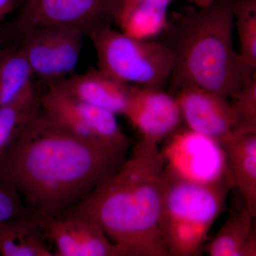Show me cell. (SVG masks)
<instances>
[{"instance_id": "cell-7", "label": "cell", "mask_w": 256, "mask_h": 256, "mask_svg": "<svg viewBox=\"0 0 256 256\" xmlns=\"http://www.w3.org/2000/svg\"><path fill=\"white\" fill-rule=\"evenodd\" d=\"M122 0H23L13 31L21 36L43 24L74 26L86 36L104 26L116 24Z\"/></svg>"}, {"instance_id": "cell-18", "label": "cell", "mask_w": 256, "mask_h": 256, "mask_svg": "<svg viewBox=\"0 0 256 256\" xmlns=\"http://www.w3.org/2000/svg\"><path fill=\"white\" fill-rule=\"evenodd\" d=\"M40 108V95L34 92L0 107V152L20 132Z\"/></svg>"}, {"instance_id": "cell-9", "label": "cell", "mask_w": 256, "mask_h": 256, "mask_svg": "<svg viewBox=\"0 0 256 256\" xmlns=\"http://www.w3.org/2000/svg\"><path fill=\"white\" fill-rule=\"evenodd\" d=\"M161 152L164 166L184 178L202 184H234L226 153L212 138L188 128L178 130Z\"/></svg>"}, {"instance_id": "cell-15", "label": "cell", "mask_w": 256, "mask_h": 256, "mask_svg": "<svg viewBox=\"0 0 256 256\" xmlns=\"http://www.w3.org/2000/svg\"><path fill=\"white\" fill-rule=\"evenodd\" d=\"M254 220L246 207L232 212L204 248L210 256H256Z\"/></svg>"}, {"instance_id": "cell-11", "label": "cell", "mask_w": 256, "mask_h": 256, "mask_svg": "<svg viewBox=\"0 0 256 256\" xmlns=\"http://www.w3.org/2000/svg\"><path fill=\"white\" fill-rule=\"evenodd\" d=\"M163 88L130 86L124 116L141 136L140 144H158L178 130L181 114L174 96Z\"/></svg>"}, {"instance_id": "cell-13", "label": "cell", "mask_w": 256, "mask_h": 256, "mask_svg": "<svg viewBox=\"0 0 256 256\" xmlns=\"http://www.w3.org/2000/svg\"><path fill=\"white\" fill-rule=\"evenodd\" d=\"M53 82L72 97L116 114H124L131 86L112 78L98 68Z\"/></svg>"}, {"instance_id": "cell-24", "label": "cell", "mask_w": 256, "mask_h": 256, "mask_svg": "<svg viewBox=\"0 0 256 256\" xmlns=\"http://www.w3.org/2000/svg\"><path fill=\"white\" fill-rule=\"evenodd\" d=\"M16 6V0H0V21L12 12Z\"/></svg>"}, {"instance_id": "cell-20", "label": "cell", "mask_w": 256, "mask_h": 256, "mask_svg": "<svg viewBox=\"0 0 256 256\" xmlns=\"http://www.w3.org/2000/svg\"><path fill=\"white\" fill-rule=\"evenodd\" d=\"M174 0H143L128 16L120 30L132 36L142 38L143 31L150 28L152 33L159 34L168 18L170 4ZM146 34V35H148Z\"/></svg>"}, {"instance_id": "cell-16", "label": "cell", "mask_w": 256, "mask_h": 256, "mask_svg": "<svg viewBox=\"0 0 256 256\" xmlns=\"http://www.w3.org/2000/svg\"><path fill=\"white\" fill-rule=\"evenodd\" d=\"M34 216L0 222V254L3 256H54Z\"/></svg>"}, {"instance_id": "cell-1", "label": "cell", "mask_w": 256, "mask_h": 256, "mask_svg": "<svg viewBox=\"0 0 256 256\" xmlns=\"http://www.w3.org/2000/svg\"><path fill=\"white\" fill-rule=\"evenodd\" d=\"M127 151L75 136L40 108L0 152V182L36 218L58 217L112 176Z\"/></svg>"}, {"instance_id": "cell-12", "label": "cell", "mask_w": 256, "mask_h": 256, "mask_svg": "<svg viewBox=\"0 0 256 256\" xmlns=\"http://www.w3.org/2000/svg\"><path fill=\"white\" fill-rule=\"evenodd\" d=\"M56 247L54 256H128L99 226L78 216L36 218Z\"/></svg>"}, {"instance_id": "cell-22", "label": "cell", "mask_w": 256, "mask_h": 256, "mask_svg": "<svg viewBox=\"0 0 256 256\" xmlns=\"http://www.w3.org/2000/svg\"><path fill=\"white\" fill-rule=\"evenodd\" d=\"M28 214L30 210L18 192L0 182V222Z\"/></svg>"}, {"instance_id": "cell-14", "label": "cell", "mask_w": 256, "mask_h": 256, "mask_svg": "<svg viewBox=\"0 0 256 256\" xmlns=\"http://www.w3.org/2000/svg\"><path fill=\"white\" fill-rule=\"evenodd\" d=\"M228 158L234 186L245 207L256 216V132L240 134L222 144Z\"/></svg>"}, {"instance_id": "cell-6", "label": "cell", "mask_w": 256, "mask_h": 256, "mask_svg": "<svg viewBox=\"0 0 256 256\" xmlns=\"http://www.w3.org/2000/svg\"><path fill=\"white\" fill-rule=\"evenodd\" d=\"M40 109L50 120L78 137L127 152L130 146L116 114L72 97L54 82L40 95Z\"/></svg>"}, {"instance_id": "cell-2", "label": "cell", "mask_w": 256, "mask_h": 256, "mask_svg": "<svg viewBox=\"0 0 256 256\" xmlns=\"http://www.w3.org/2000/svg\"><path fill=\"white\" fill-rule=\"evenodd\" d=\"M164 166L158 148L138 143L116 172L63 214L94 222L128 256H170L160 228Z\"/></svg>"}, {"instance_id": "cell-4", "label": "cell", "mask_w": 256, "mask_h": 256, "mask_svg": "<svg viewBox=\"0 0 256 256\" xmlns=\"http://www.w3.org/2000/svg\"><path fill=\"white\" fill-rule=\"evenodd\" d=\"M233 183L191 181L164 166L160 228L169 256L200 255Z\"/></svg>"}, {"instance_id": "cell-23", "label": "cell", "mask_w": 256, "mask_h": 256, "mask_svg": "<svg viewBox=\"0 0 256 256\" xmlns=\"http://www.w3.org/2000/svg\"><path fill=\"white\" fill-rule=\"evenodd\" d=\"M142 1L143 0H122V6H121L116 24L118 26H120ZM186 1L194 6L202 8L210 4L212 0H186Z\"/></svg>"}, {"instance_id": "cell-25", "label": "cell", "mask_w": 256, "mask_h": 256, "mask_svg": "<svg viewBox=\"0 0 256 256\" xmlns=\"http://www.w3.org/2000/svg\"></svg>"}, {"instance_id": "cell-5", "label": "cell", "mask_w": 256, "mask_h": 256, "mask_svg": "<svg viewBox=\"0 0 256 256\" xmlns=\"http://www.w3.org/2000/svg\"><path fill=\"white\" fill-rule=\"evenodd\" d=\"M97 57L98 68L128 85L163 88L168 85L174 56L158 38L132 36L112 26L88 36Z\"/></svg>"}, {"instance_id": "cell-17", "label": "cell", "mask_w": 256, "mask_h": 256, "mask_svg": "<svg viewBox=\"0 0 256 256\" xmlns=\"http://www.w3.org/2000/svg\"><path fill=\"white\" fill-rule=\"evenodd\" d=\"M33 77L20 47L0 50V107L36 92Z\"/></svg>"}, {"instance_id": "cell-19", "label": "cell", "mask_w": 256, "mask_h": 256, "mask_svg": "<svg viewBox=\"0 0 256 256\" xmlns=\"http://www.w3.org/2000/svg\"><path fill=\"white\" fill-rule=\"evenodd\" d=\"M234 24L238 38V54L256 70V0H234Z\"/></svg>"}, {"instance_id": "cell-10", "label": "cell", "mask_w": 256, "mask_h": 256, "mask_svg": "<svg viewBox=\"0 0 256 256\" xmlns=\"http://www.w3.org/2000/svg\"><path fill=\"white\" fill-rule=\"evenodd\" d=\"M182 120L190 130L218 141L220 144L248 130L229 99L214 92L185 88L174 95Z\"/></svg>"}, {"instance_id": "cell-8", "label": "cell", "mask_w": 256, "mask_h": 256, "mask_svg": "<svg viewBox=\"0 0 256 256\" xmlns=\"http://www.w3.org/2000/svg\"><path fill=\"white\" fill-rule=\"evenodd\" d=\"M85 36L74 26L43 24L24 33L18 47L34 76L50 84L66 78L77 66Z\"/></svg>"}, {"instance_id": "cell-3", "label": "cell", "mask_w": 256, "mask_h": 256, "mask_svg": "<svg viewBox=\"0 0 256 256\" xmlns=\"http://www.w3.org/2000/svg\"><path fill=\"white\" fill-rule=\"evenodd\" d=\"M234 0L190 4L168 15L156 38L174 56L170 88H196L232 99L256 75L234 45Z\"/></svg>"}, {"instance_id": "cell-21", "label": "cell", "mask_w": 256, "mask_h": 256, "mask_svg": "<svg viewBox=\"0 0 256 256\" xmlns=\"http://www.w3.org/2000/svg\"><path fill=\"white\" fill-rule=\"evenodd\" d=\"M230 100L248 130L256 132V75L246 82L236 95Z\"/></svg>"}]
</instances>
